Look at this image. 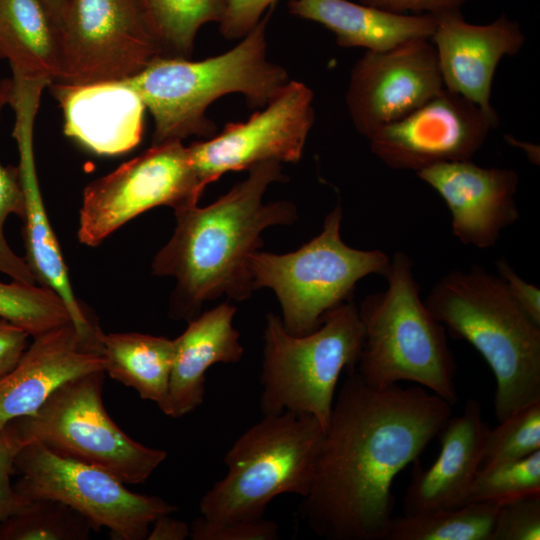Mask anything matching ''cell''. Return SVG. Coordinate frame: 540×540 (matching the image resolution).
<instances>
[{"mask_svg":"<svg viewBox=\"0 0 540 540\" xmlns=\"http://www.w3.org/2000/svg\"><path fill=\"white\" fill-rule=\"evenodd\" d=\"M346 372L301 514L326 539L385 540L393 481L439 434L452 405L419 385L377 388Z\"/></svg>","mask_w":540,"mask_h":540,"instance_id":"cell-1","label":"cell"},{"mask_svg":"<svg viewBox=\"0 0 540 540\" xmlns=\"http://www.w3.org/2000/svg\"><path fill=\"white\" fill-rule=\"evenodd\" d=\"M249 171L213 204L174 210V234L152 263L153 274L177 280L170 307L174 319L192 320L203 302L223 294L247 299L254 290L250 257L262 245V232L295 220L292 203L262 202L267 187L284 179L280 163L265 161Z\"/></svg>","mask_w":540,"mask_h":540,"instance_id":"cell-2","label":"cell"},{"mask_svg":"<svg viewBox=\"0 0 540 540\" xmlns=\"http://www.w3.org/2000/svg\"><path fill=\"white\" fill-rule=\"evenodd\" d=\"M423 301L452 336L473 346L491 368L498 422L540 401V324L498 275L478 265L452 270Z\"/></svg>","mask_w":540,"mask_h":540,"instance_id":"cell-3","label":"cell"},{"mask_svg":"<svg viewBox=\"0 0 540 540\" xmlns=\"http://www.w3.org/2000/svg\"><path fill=\"white\" fill-rule=\"evenodd\" d=\"M270 11L233 49L200 61L157 57L123 79L154 119L152 145L189 136L211 138L216 126L206 116L219 97L241 93L249 106L265 107L290 81L287 71L266 57Z\"/></svg>","mask_w":540,"mask_h":540,"instance_id":"cell-4","label":"cell"},{"mask_svg":"<svg viewBox=\"0 0 540 540\" xmlns=\"http://www.w3.org/2000/svg\"><path fill=\"white\" fill-rule=\"evenodd\" d=\"M384 278L386 289L367 294L357 305L364 342L355 371L370 386L409 381L453 405L456 361L447 330L420 297L410 256L395 252Z\"/></svg>","mask_w":540,"mask_h":540,"instance_id":"cell-5","label":"cell"},{"mask_svg":"<svg viewBox=\"0 0 540 540\" xmlns=\"http://www.w3.org/2000/svg\"><path fill=\"white\" fill-rule=\"evenodd\" d=\"M325 432L310 415H264L225 454L227 473L202 496L200 517L215 524L256 520L279 495L307 496Z\"/></svg>","mask_w":540,"mask_h":540,"instance_id":"cell-6","label":"cell"},{"mask_svg":"<svg viewBox=\"0 0 540 540\" xmlns=\"http://www.w3.org/2000/svg\"><path fill=\"white\" fill-rule=\"evenodd\" d=\"M263 339V416L306 414L326 431L339 377L344 370H355L363 347L364 329L353 298L329 311L305 335L290 334L281 318L269 313Z\"/></svg>","mask_w":540,"mask_h":540,"instance_id":"cell-7","label":"cell"},{"mask_svg":"<svg viewBox=\"0 0 540 540\" xmlns=\"http://www.w3.org/2000/svg\"><path fill=\"white\" fill-rule=\"evenodd\" d=\"M342 208L325 218L319 235L292 253L255 252L250 257L254 290L272 289L281 304L284 328L293 335L317 329L324 316L352 299L358 281L370 274L385 276L390 256L360 250L341 239Z\"/></svg>","mask_w":540,"mask_h":540,"instance_id":"cell-8","label":"cell"},{"mask_svg":"<svg viewBox=\"0 0 540 540\" xmlns=\"http://www.w3.org/2000/svg\"><path fill=\"white\" fill-rule=\"evenodd\" d=\"M104 371L58 387L33 414L9 424L22 444L38 442L53 453L110 472L125 484L144 483L167 458L128 436L106 412Z\"/></svg>","mask_w":540,"mask_h":540,"instance_id":"cell-9","label":"cell"},{"mask_svg":"<svg viewBox=\"0 0 540 540\" xmlns=\"http://www.w3.org/2000/svg\"><path fill=\"white\" fill-rule=\"evenodd\" d=\"M14 472V488L27 500L60 501L85 517L94 531L107 528L117 540H144L156 518L177 510L158 496L130 491L106 470L59 456L38 442L18 450Z\"/></svg>","mask_w":540,"mask_h":540,"instance_id":"cell-10","label":"cell"},{"mask_svg":"<svg viewBox=\"0 0 540 540\" xmlns=\"http://www.w3.org/2000/svg\"><path fill=\"white\" fill-rule=\"evenodd\" d=\"M59 35L61 65L55 82L123 80L163 57L140 0H68Z\"/></svg>","mask_w":540,"mask_h":540,"instance_id":"cell-11","label":"cell"},{"mask_svg":"<svg viewBox=\"0 0 540 540\" xmlns=\"http://www.w3.org/2000/svg\"><path fill=\"white\" fill-rule=\"evenodd\" d=\"M204 188L181 141L152 145L85 187L78 239L95 247L151 208L197 204Z\"/></svg>","mask_w":540,"mask_h":540,"instance_id":"cell-12","label":"cell"},{"mask_svg":"<svg viewBox=\"0 0 540 540\" xmlns=\"http://www.w3.org/2000/svg\"><path fill=\"white\" fill-rule=\"evenodd\" d=\"M312 103V90L290 80L246 122L228 123L220 134L192 143L188 155L202 185L265 161H299L314 123Z\"/></svg>","mask_w":540,"mask_h":540,"instance_id":"cell-13","label":"cell"},{"mask_svg":"<svg viewBox=\"0 0 540 540\" xmlns=\"http://www.w3.org/2000/svg\"><path fill=\"white\" fill-rule=\"evenodd\" d=\"M475 103L447 90L401 119L382 126L368 140L388 167L416 173L432 165L471 160L498 125Z\"/></svg>","mask_w":540,"mask_h":540,"instance_id":"cell-14","label":"cell"},{"mask_svg":"<svg viewBox=\"0 0 540 540\" xmlns=\"http://www.w3.org/2000/svg\"><path fill=\"white\" fill-rule=\"evenodd\" d=\"M443 88L431 39L414 38L388 50L367 51L352 68L346 103L355 128L369 138Z\"/></svg>","mask_w":540,"mask_h":540,"instance_id":"cell-15","label":"cell"},{"mask_svg":"<svg viewBox=\"0 0 540 540\" xmlns=\"http://www.w3.org/2000/svg\"><path fill=\"white\" fill-rule=\"evenodd\" d=\"M43 89L44 86L36 82L17 83L9 104L16 116L12 135L18 147L17 169L24 195V259L36 283L51 290L63 301L81 336L100 351L102 331L92 321L72 289L68 269L50 224L37 178L33 129Z\"/></svg>","mask_w":540,"mask_h":540,"instance_id":"cell-16","label":"cell"},{"mask_svg":"<svg viewBox=\"0 0 540 540\" xmlns=\"http://www.w3.org/2000/svg\"><path fill=\"white\" fill-rule=\"evenodd\" d=\"M444 200L453 235L464 245L494 247L501 231L520 217L513 169L482 167L472 160L443 162L416 173Z\"/></svg>","mask_w":540,"mask_h":540,"instance_id":"cell-17","label":"cell"},{"mask_svg":"<svg viewBox=\"0 0 540 540\" xmlns=\"http://www.w3.org/2000/svg\"><path fill=\"white\" fill-rule=\"evenodd\" d=\"M431 37L444 87L480 107L498 121L491 100L492 81L500 60L517 54L525 36L505 15L487 25L466 22L459 9L435 14Z\"/></svg>","mask_w":540,"mask_h":540,"instance_id":"cell-18","label":"cell"},{"mask_svg":"<svg viewBox=\"0 0 540 540\" xmlns=\"http://www.w3.org/2000/svg\"><path fill=\"white\" fill-rule=\"evenodd\" d=\"M104 367L72 322L33 337L16 366L0 376V429L35 413L65 382Z\"/></svg>","mask_w":540,"mask_h":540,"instance_id":"cell-19","label":"cell"},{"mask_svg":"<svg viewBox=\"0 0 540 540\" xmlns=\"http://www.w3.org/2000/svg\"><path fill=\"white\" fill-rule=\"evenodd\" d=\"M489 430L480 403L467 400L463 412L450 417L439 432L440 452L432 465L422 469L416 463L404 498V515L427 514L467 503Z\"/></svg>","mask_w":540,"mask_h":540,"instance_id":"cell-20","label":"cell"},{"mask_svg":"<svg viewBox=\"0 0 540 540\" xmlns=\"http://www.w3.org/2000/svg\"><path fill=\"white\" fill-rule=\"evenodd\" d=\"M49 89L64 115V133L101 155L136 147L143 134L145 105L123 81L83 85L52 82Z\"/></svg>","mask_w":540,"mask_h":540,"instance_id":"cell-21","label":"cell"},{"mask_svg":"<svg viewBox=\"0 0 540 540\" xmlns=\"http://www.w3.org/2000/svg\"><path fill=\"white\" fill-rule=\"evenodd\" d=\"M236 307L222 303L189 321L174 339L166 416L181 418L204 400L207 370L216 363H236L244 353L239 332L233 327Z\"/></svg>","mask_w":540,"mask_h":540,"instance_id":"cell-22","label":"cell"},{"mask_svg":"<svg viewBox=\"0 0 540 540\" xmlns=\"http://www.w3.org/2000/svg\"><path fill=\"white\" fill-rule=\"evenodd\" d=\"M289 12L334 33L342 47L384 51L414 38L431 39L435 14H396L348 0H290Z\"/></svg>","mask_w":540,"mask_h":540,"instance_id":"cell-23","label":"cell"},{"mask_svg":"<svg viewBox=\"0 0 540 540\" xmlns=\"http://www.w3.org/2000/svg\"><path fill=\"white\" fill-rule=\"evenodd\" d=\"M0 59L9 62L12 78L58 79L59 28L40 0H0Z\"/></svg>","mask_w":540,"mask_h":540,"instance_id":"cell-24","label":"cell"},{"mask_svg":"<svg viewBox=\"0 0 540 540\" xmlns=\"http://www.w3.org/2000/svg\"><path fill=\"white\" fill-rule=\"evenodd\" d=\"M104 372L167 415L174 340L142 333L100 334Z\"/></svg>","mask_w":540,"mask_h":540,"instance_id":"cell-25","label":"cell"},{"mask_svg":"<svg viewBox=\"0 0 540 540\" xmlns=\"http://www.w3.org/2000/svg\"><path fill=\"white\" fill-rule=\"evenodd\" d=\"M500 505L471 501L427 514L393 518L385 540H493Z\"/></svg>","mask_w":540,"mask_h":540,"instance_id":"cell-26","label":"cell"},{"mask_svg":"<svg viewBox=\"0 0 540 540\" xmlns=\"http://www.w3.org/2000/svg\"><path fill=\"white\" fill-rule=\"evenodd\" d=\"M160 40L163 57L189 59L198 30L219 22L226 0H140Z\"/></svg>","mask_w":540,"mask_h":540,"instance_id":"cell-27","label":"cell"},{"mask_svg":"<svg viewBox=\"0 0 540 540\" xmlns=\"http://www.w3.org/2000/svg\"><path fill=\"white\" fill-rule=\"evenodd\" d=\"M91 531L88 520L70 506L36 499L0 525V540H87Z\"/></svg>","mask_w":540,"mask_h":540,"instance_id":"cell-28","label":"cell"},{"mask_svg":"<svg viewBox=\"0 0 540 540\" xmlns=\"http://www.w3.org/2000/svg\"><path fill=\"white\" fill-rule=\"evenodd\" d=\"M0 317L31 337L72 322L63 301L51 290L13 280L0 282Z\"/></svg>","mask_w":540,"mask_h":540,"instance_id":"cell-29","label":"cell"},{"mask_svg":"<svg viewBox=\"0 0 540 540\" xmlns=\"http://www.w3.org/2000/svg\"><path fill=\"white\" fill-rule=\"evenodd\" d=\"M540 494V450L510 462L480 468L471 485L468 502L499 505Z\"/></svg>","mask_w":540,"mask_h":540,"instance_id":"cell-30","label":"cell"},{"mask_svg":"<svg viewBox=\"0 0 540 540\" xmlns=\"http://www.w3.org/2000/svg\"><path fill=\"white\" fill-rule=\"evenodd\" d=\"M540 450V401L528 404L489 430L480 468L525 458Z\"/></svg>","mask_w":540,"mask_h":540,"instance_id":"cell-31","label":"cell"},{"mask_svg":"<svg viewBox=\"0 0 540 540\" xmlns=\"http://www.w3.org/2000/svg\"><path fill=\"white\" fill-rule=\"evenodd\" d=\"M7 105L6 98L0 93V117ZM22 219L24 214V195L17 166H3L0 163V272L13 280L27 284H36L24 258L19 257L10 248L4 235V225L10 215Z\"/></svg>","mask_w":540,"mask_h":540,"instance_id":"cell-32","label":"cell"},{"mask_svg":"<svg viewBox=\"0 0 540 540\" xmlns=\"http://www.w3.org/2000/svg\"><path fill=\"white\" fill-rule=\"evenodd\" d=\"M540 494L500 505L493 540H539Z\"/></svg>","mask_w":540,"mask_h":540,"instance_id":"cell-33","label":"cell"},{"mask_svg":"<svg viewBox=\"0 0 540 540\" xmlns=\"http://www.w3.org/2000/svg\"><path fill=\"white\" fill-rule=\"evenodd\" d=\"M278 525L264 518L223 524L210 523L198 517L190 525L192 540H276Z\"/></svg>","mask_w":540,"mask_h":540,"instance_id":"cell-34","label":"cell"},{"mask_svg":"<svg viewBox=\"0 0 540 540\" xmlns=\"http://www.w3.org/2000/svg\"><path fill=\"white\" fill-rule=\"evenodd\" d=\"M22 446L10 424L0 429V525L29 502L11 481L15 456Z\"/></svg>","mask_w":540,"mask_h":540,"instance_id":"cell-35","label":"cell"},{"mask_svg":"<svg viewBox=\"0 0 540 540\" xmlns=\"http://www.w3.org/2000/svg\"><path fill=\"white\" fill-rule=\"evenodd\" d=\"M277 0H226L220 32L226 39H237L249 33L262 19L263 12Z\"/></svg>","mask_w":540,"mask_h":540,"instance_id":"cell-36","label":"cell"},{"mask_svg":"<svg viewBox=\"0 0 540 540\" xmlns=\"http://www.w3.org/2000/svg\"><path fill=\"white\" fill-rule=\"evenodd\" d=\"M495 265L498 276L514 300L537 324H540L539 288L523 280L505 258L496 260Z\"/></svg>","mask_w":540,"mask_h":540,"instance_id":"cell-37","label":"cell"},{"mask_svg":"<svg viewBox=\"0 0 540 540\" xmlns=\"http://www.w3.org/2000/svg\"><path fill=\"white\" fill-rule=\"evenodd\" d=\"M23 328L0 317V376L12 370L29 346Z\"/></svg>","mask_w":540,"mask_h":540,"instance_id":"cell-38","label":"cell"},{"mask_svg":"<svg viewBox=\"0 0 540 540\" xmlns=\"http://www.w3.org/2000/svg\"><path fill=\"white\" fill-rule=\"evenodd\" d=\"M466 0H360L361 4L383 11L404 14L409 11L414 14H439L446 11L458 10Z\"/></svg>","mask_w":540,"mask_h":540,"instance_id":"cell-39","label":"cell"},{"mask_svg":"<svg viewBox=\"0 0 540 540\" xmlns=\"http://www.w3.org/2000/svg\"><path fill=\"white\" fill-rule=\"evenodd\" d=\"M164 514L156 518L150 526L148 540H185L190 538V525L185 521Z\"/></svg>","mask_w":540,"mask_h":540,"instance_id":"cell-40","label":"cell"},{"mask_svg":"<svg viewBox=\"0 0 540 540\" xmlns=\"http://www.w3.org/2000/svg\"><path fill=\"white\" fill-rule=\"evenodd\" d=\"M42 4L46 7L50 15L56 24L60 25V21L66 7L68 0H40Z\"/></svg>","mask_w":540,"mask_h":540,"instance_id":"cell-41","label":"cell"}]
</instances>
